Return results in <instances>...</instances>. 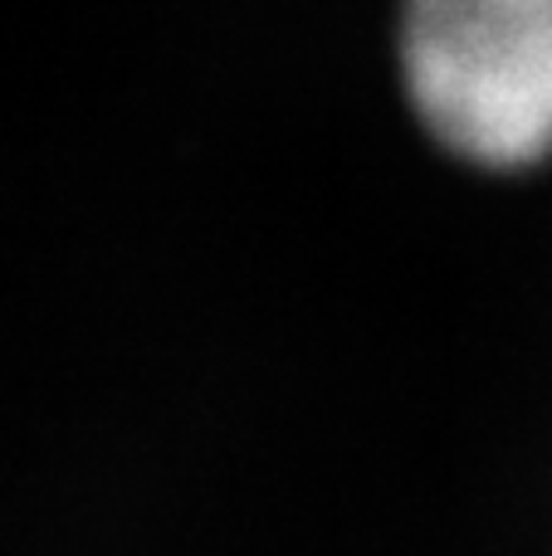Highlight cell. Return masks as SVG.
<instances>
[{"label":"cell","mask_w":552,"mask_h":556,"mask_svg":"<svg viewBox=\"0 0 552 556\" xmlns=\"http://www.w3.org/2000/svg\"><path fill=\"white\" fill-rule=\"evenodd\" d=\"M406 74L450 147L528 162L552 142V0H426L406 15Z\"/></svg>","instance_id":"obj_1"}]
</instances>
